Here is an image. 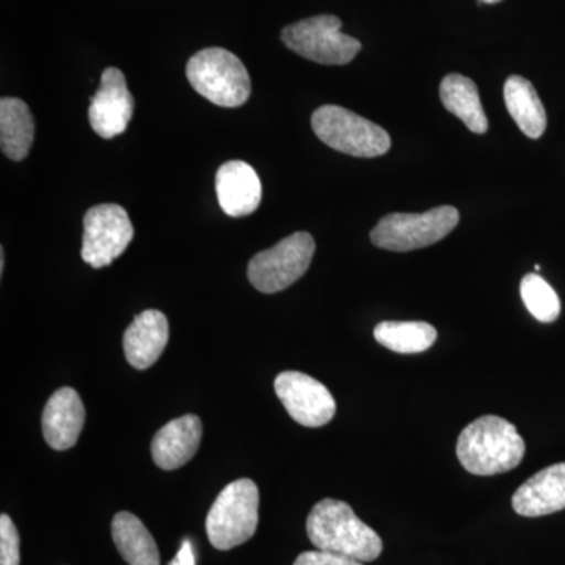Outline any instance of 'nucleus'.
I'll return each instance as SVG.
<instances>
[{"instance_id":"nucleus-1","label":"nucleus","mask_w":565,"mask_h":565,"mask_svg":"<svg viewBox=\"0 0 565 565\" xmlns=\"http://www.w3.org/2000/svg\"><path fill=\"white\" fill-rule=\"evenodd\" d=\"M526 445L514 424L486 415L468 424L457 440V457L468 473L493 476L514 470L525 457Z\"/></svg>"},{"instance_id":"nucleus-2","label":"nucleus","mask_w":565,"mask_h":565,"mask_svg":"<svg viewBox=\"0 0 565 565\" xmlns=\"http://www.w3.org/2000/svg\"><path fill=\"white\" fill-rule=\"evenodd\" d=\"M307 534L316 548L360 563H373L384 550L381 535L362 522L351 505L332 498L319 501L311 509Z\"/></svg>"},{"instance_id":"nucleus-3","label":"nucleus","mask_w":565,"mask_h":565,"mask_svg":"<svg viewBox=\"0 0 565 565\" xmlns=\"http://www.w3.org/2000/svg\"><path fill=\"white\" fill-rule=\"evenodd\" d=\"M193 90L215 106H243L250 98L252 82L244 63L223 47L196 52L185 66Z\"/></svg>"},{"instance_id":"nucleus-4","label":"nucleus","mask_w":565,"mask_h":565,"mask_svg":"<svg viewBox=\"0 0 565 565\" xmlns=\"http://www.w3.org/2000/svg\"><path fill=\"white\" fill-rule=\"evenodd\" d=\"M259 523V490L252 479H237L218 493L206 516L214 548L232 550L250 541Z\"/></svg>"},{"instance_id":"nucleus-5","label":"nucleus","mask_w":565,"mask_h":565,"mask_svg":"<svg viewBox=\"0 0 565 565\" xmlns=\"http://www.w3.org/2000/svg\"><path fill=\"white\" fill-rule=\"evenodd\" d=\"M311 126L327 147L355 158H377L392 148L384 128L344 107H319L311 117Z\"/></svg>"},{"instance_id":"nucleus-6","label":"nucleus","mask_w":565,"mask_h":565,"mask_svg":"<svg viewBox=\"0 0 565 565\" xmlns=\"http://www.w3.org/2000/svg\"><path fill=\"white\" fill-rule=\"evenodd\" d=\"M459 211L452 206L434 207L423 214L385 215L371 232L375 247L390 252H412L445 239L459 223Z\"/></svg>"},{"instance_id":"nucleus-7","label":"nucleus","mask_w":565,"mask_h":565,"mask_svg":"<svg viewBox=\"0 0 565 565\" xmlns=\"http://www.w3.org/2000/svg\"><path fill=\"white\" fill-rule=\"evenodd\" d=\"M340 18H308L282 29L281 41L300 57L321 65H348L362 51V43L341 32Z\"/></svg>"},{"instance_id":"nucleus-8","label":"nucleus","mask_w":565,"mask_h":565,"mask_svg":"<svg viewBox=\"0 0 565 565\" xmlns=\"http://www.w3.org/2000/svg\"><path fill=\"white\" fill-rule=\"evenodd\" d=\"M316 243L308 233H294L269 250L258 253L248 263V280L259 292L285 291L310 269Z\"/></svg>"},{"instance_id":"nucleus-9","label":"nucleus","mask_w":565,"mask_h":565,"mask_svg":"<svg viewBox=\"0 0 565 565\" xmlns=\"http://www.w3.org/2000/svg\"><path fill=\"white\" fill-rule=\"evenodd\" d=\"M134 239V226L120 204H98L84 217V241L81 256L95 269L110 266L120 258Z\"/></svg>"},{"instance_id":"nucleus-10","label":"nucleus","mask_w":565,"mask_h":565,"mask_svg":"<svg viewBox=\"0 0 565 565\" xmlns=\"http://www.w3.org/2000/svg\"><path fill=\"white\" fill-rule=\"evenodd\" d=\"M275 393L294 422L305 427H322L332 422L337 403L326 385L299 371L278 374Z\"/></svg>"},{"instance_id":"nucleus-11","label":"nucleus","mask_w":565,"mask_h":565,"mask_svg":"<svg viewBox=\"0 0 565 565\" xmlns=\"http://www.w3.org/2000/svg\"><path fill=\"white\" fill-rule=\"evenodd\" d=\"M134 115V96L118 68L104 70L98 92L92 96L88 120L103 139H114L128 129Z\"/></svg>"},{"instance_id":"nucleus-12","label":"nucleus","mask_w":565,"mask_h":565,"mask_svg":"<svg viewBox=\"0 0 565 565\" xmlns=\"http://www.w3.org/2000/svg\"><path fill=\"white\" fill-rule=\"evenodd\" d=\"M85 424V407L79 393L70 386L57 390L43 411V435L55 451H66L79 440Z\"/></svg>"},{"instance_id":"nucleus-13","label":"nucleus","mask_w":565,"mask_h":565,"mask_svg":"<svg viewBox=\"0 0 565 565\" xmlns=\"http://www.w3.org/2000/svg\"><path fill=\"white\" fill-rule=\"evenodd\" d=\"M215 191L218 204L230 217L250 215L262 204V180L247 162L223 163L215 177Z\"/></svg>"},{"instance_id":"nucleus-14","label":"nucleus","mask_w":565,"mask_h":565,"mask_svg":"<svg viewBox=\"0 0 565 565\" xmlns=\"http://www.w3.org/2000/svg\"><path fill=\"white\" fill-rule=\"evenodd\" d=\"M202 435L203 424L199 416L184 415L173 419L152 438V460L162 470H178L196 455Z\"/></svg>"},{"instance_id":"nucleus-15","label":"nucleus","mask_w":565,"mask_h":565,"mask_svg":"<svg viewBox=\"0 0 565 565\" xmlns=\"http://www.w3.org/2000/svg\"><path fill=\"white\" fill-rule=\"evenodd\" d=\"M512 508L522 516H544L565 509V462L535 473L512 497Z\"/></svg>"},{"instance_id":"nucleus-16","label":"nucleus","mask_w":565,"mask_h":565,"mask_svg":"<svg viewBox=\"0 0 565 565\" xmlns=\"http://www.w3.org/2000/svg\"><path fill=\"white\" fill-rule=\"evenodd\" d=\"M170 327L166 315L147 310L134 319L122 337L126 360L136 370H148L169 343Z\"/></svg>"},{"instance_id":"nucleus-17","label":"nucleus","mask_w":565,"mask_h":565,"mask_svg":"<svg viewBox=\"0 0 565 565\" xmlns=\"http://www.w3.org/2000/svg\"><path fill=\"white\" fill-rule=\"evenodd\" d=\"M35 136V122L28 104L18 98L0 102V147L11 161L28 158Z\"/></svg>"},{"instance_id":"nucleus-18","label":"nucleus","mask_w":565,"mask_h":565,"mask_svg":"<svg viewBox=\"0 0 565 565\" xmlns=\"http://www.w3.org/2000/svg\"><path fill=\"white\" fill-rule=\"evenodd\" d=\"M504 103L520 131L530 139H541L546 129L544 104L534 85L522 76H511L504 84Z\"/></svg>"},{"instance_id":"nucleus-19","label":"nucleus","mask_w":565,"mask_h":565,"mask_svg":"<svg viewBox=\"0 0 565 565\" xmlns=\"http://www.w3.org/2000/svg\"><path fill=\"white\" fill-rule=\"evenodd\" d=\"M440 98L445 109L456 115L475 134L489 131L484 107L473 81L462 74H448L440 85Z\"/></svg>"},{"instance_id":"nucleus-20","label":"nucleus","mask_w":565,"mask_h":565,"mask_svg":"<svg viewBox=\"0 0 565 565\" xmlns=\"http://www.w3.org/2000/svg\"><path fill=\"white\" fill-rule=\"evenodd\" d=\"M111 537L122 559L129 565H161L154 539L131 512H118L114 516Z\"/></svg>"},{"instance_id":"nucleus-21","label":"nucleus","mask_w":565,"mask_h":565,"mask_svg":"<svg viewBox=\"0 0 565 565\" xmlns=\"http://www.w3.org/2000/svg\"><path fill=\"white\" fill-rule=\"evenodd\" d=\"M374 338L379 344L397 353H419L433 348L437 330L427 322L385 321L377 323Z\"/></svg>"},{"instance_id":"nucleus-22","label":"nucleus","mask_w":565,"mask_h":565,"mask_svg":"<svg viewBox=\"0 0 565 565\" xmlns=\"http://www.w3.org/2000/svg\"><path fill=\"white\" fill-rule=\"evenodd\" d=\"M523 303L539 322H555L561 315V300L555 289L537 274H527L520 282Z\"/></svg>"},{"instance_id":"nucleus-23","label":"nucleus","mask_w":565,"mask_h":565,"mask_svg":"<svg viewBox=\"0 0 565 565\" xmlns=\"http://www.w3.org/2000/svg\"><path fill=\"white\" fill-rule=\"evenodd\" d=\"M20 534L7 514L0 516V565H20Z\"/></svg>"},{"instance_id":"nucleus-24","label":"nucleus","mask_w":565,"mask_h":565,"mask_svg":"<svg viewBox=\"0 0 565 565\" xmlns=\"http://www.w3.org/2000/svg\"><path fill=\"white\" fill-rule=\"evenodd\" d=\"M294 565H363L360 561L352 557L337 555V553L315 550V552H303L297 556Z\"/></svg>"},{"instance_id":"nucleus-25","label":"nucleus","mask_w":565,"mask_h":565,"mask_svg":"<svg viewBox=\"0 0 565 565\" xmlns=\"http://www.w3.org/2000/svg\"><path fill=\"white\" fill-rule=\"evenodd\" d=\"M169 565H196L195 553H193L192 544L189 539L182 542L180 552Z\"/></svg>"},{"instance_id":"nucleus-26","label":"nucleus","mask_w":565,"mask_h":565,"mask_svg":"<svg viewBox=\"0 0 565 565\" xmlns=\"http://www.w3.org/2000/svg\"><path fill=\"white\" fill-rule=\"evenodd\" d=\"M3 267H6V252L0 248V274H3Z\"/></svg>"},{"instance_id":"nucleus-27","label":"nucleus","mask_w":565,"mask_h":565,"mask_svg":"<svg viewBox=\"0 0 565 565\" xmlns=\"http://www.w3.org/2000/svg\"><path fill=\"white\" fill-rule=\"evenodd\" d=\"M479 2H482V3H498V2H501V0H479Z\"/></svg>"}]
</instances>
